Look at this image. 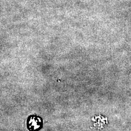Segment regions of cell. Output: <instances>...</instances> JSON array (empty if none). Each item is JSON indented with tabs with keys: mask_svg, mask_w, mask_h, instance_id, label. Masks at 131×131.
I'll return each mask as SVG.
<instances>
[{
	"mask_svg": "<svg viewBox=\"0 0 131 131\" xmlns=\"http://www.w3.org/2000/svg\"><path fill=\"white\" fill-rule=\"evenodd\" d=\"M42 120L37 117H32L29 118L27 122L28 128L31 131H37L42 126Z\"/></svg>",
	"mask_w": 131,
	"mask_h": 131,
	"instance_id": "6da1fadb",
	"label": "cell"
}]
</instances>
